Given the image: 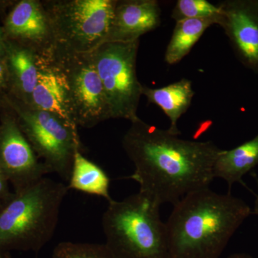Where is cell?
<instances>
[{"label": "cell", "mask_w": 258, "mask_h": 258, "mask_svg": "<svg viewBox=\"0 0 258 258\" xmlns=\"http://www.w3.org/2000/svg\"><path fill=\"white\" fill-rule=\"evenodd\" d=\"M122 146L135 170L127 176L139 183V192L159 205H175L186 195L208 189L222 149L211 141L179 139L168 130L139 118L132 122Z\"/></svg>", "instance_id": "1"}, {"label": "cell", "mask_w": 258, "mask_h": 258, "mask_svg": "<svg viewBox=\"0 0 258 258\" xmlns=\"http://www.w3.org/2000/svg\"><path fill=\"white\" fill-rule=\"evenodd\" d=\"M252 210L230 193L210 188L194 191L174 205L166 222L169 258H220Z\"/></svg>", "instance_id": "2"}, {"label": "cell", "mask_w": 258, "mask_h": 258, "mask_svg": "<svg viewBox=\"0 0 258 258\" xmlns=\"http://www.w3.org/2000/svg\"><path fill=\"white\" fill-rule=\"evenodd\" d=\"M69 190L45 176L13 192L0 209V249L40 252L53 237Z\"/></svg>", "instance_id": "3"}, {"label": "cell", "mask_w": 258, "mask_h": 258, "mask_svg": "<svg viewBox=\"0 0 258 258\" xmlns=\"http://www.w3.org/2000/svg\"><path fill=\"white\" fill-rule=\"evenodd\" d=\"M160 205L140 192L112 200L102 217L106 247L115 258H169Z\"/></svg>", "instance_id": "4"}, {"label": "cell", "mask_w": 258, "mask_h": 258, "mask_svg": "<svg viewBox=\"0 0 258 258\" xmlns=\"http://www.w3.org/2000/svg\"><path fill=\"white\" fill-rule=\"evenodd\" d=\"M42 2L50 20L56 48L89 53L104 43L116 0Z\"/></svg>", "instance_id": "5"}, {"label": "cell", "mask_w": 258, "mask_h": 258, "mask_svg": "<svg viewBox=\"0 0 258 258\" xmlns=\"http://www.w3.org/2000/svg\"><path fill=\"white\" fill-rule=\"evenodd\" d=\"M2 101L14 112L17 120L39 159L64 181H69L76 152H83L78 129L56 115L25 104L11 95Z\"/></svg>", "instance_id": "6"}, {"label": "cell", "mask_w": 258, "mask_h": 258, "mask_svg": "<svg viewBox=\"0 0 258 258\" xmlns=\"http://www.w3.org/2000/svg\"><path fill=\"white\" fill-rule=\"evenodd\" d=\"M139 40L104 42L91 52L101 79L111 118L131 122L139 119V101L143 85L137 75Z\"/></svg>", "instance_id": "7"}, {"label": "cell", "mask_w": 258, "mask_h": 258, "mask_svg": "<svg viewBox=\"0 0 258 258\" xmlns=\"http://www.w3.org/2000/svg\"><path fill=\"white\" fill-rule=\"evenodd\" d=\"M53 54L67 81L78 126L92 128L111 118L91 52L74 53L54 47Z\"/></svg>", "instance_id": "8"}, {"label": "cell", "mask_w": 258, "mask_h": 258, "mask_svg": "<svg viewBox=\"0 0 258 258\" xmlns=\"http://www.w3.org/2000/svg\"><path fill=\"white\" fill-rule=\"evenodd\" d=\"M0 166L15 191L25 189L52 173L37 157L14 113L1 115Z\"/></svg>", "instance_id": "9"}, {"label": "cell", "mask_w": 258, "mask_h": 258, "mask_svg": "<svg viewBox=\"0 0 258 258\" xmlns=\"http://www.w3.org/2000/svg\"><path fill=\"white\" fill-rule=\"evenodd\" d=\"M2 28L7 40L27 47L37 55H45L55 47L50 20L40 0L17 2Z\"/></svg>", "instance_id": "10"}, {"label": "cell", "mask_w": 258, "mask_h": 258, "mask_svg": "<svg viewBox=\"0 0 258 258\" xmlns=\"http://www.w3.org/2000/svg\"><path fill=\"white\" fill-rule=\"evenodd\" d=\"M217 5L218 25L236 55L246 68L258 74V0H226Z\"/></svg>", "instance_id": "11"}, {"label": "cell", "mask_w": 258, "mask_h": 258, "mask_svg": "<svg viewBox=\"0 0 258 258\" xmlns=\"http://www.w3.org/2000/svg\"><path fill=\"white\" fill-rule=\"evenodd\" d=\"M37 81L30 106L49 112L78 129L69 86L53 49L45 55H37Z\"/></svg>", "instance_id": "12"}, {"label": "cell", "mask_w": 258, "mask_h": 258, "mask_svg": "<svg viewBox=\"0 0 258 258\" xmlns=\"http://www.w3.org/2000/svg\"><path fill=\"white\" fill-rule=\"evenodd\" d=\"M161 11L156 0H116L105 42H130L155 30Z\"/></svg>", "instance_id": "13"}, {"label": "cell", "mask_w": 258, "mask_h": 258, "mask_svg": "<svg viewBox=\"0 0 258 258\" xmlns=\"http://www.w3.org/2000/svg\"><path fill=\"white\" fill-rule=\"evenodd\" d=\"M5 58L9 74L8 94L30 105L38 74L36 53L6 40Z\"/></svg>", "instance_id": "14"}, {"label": "cell", "mask_w": 258, "mask_h": 258, "mask_svg": "<svg viewBox=\"0 0 258 258\" xmlns=\"http://www.w3.org/2000/svg\"><path fill=\"white\" fill-rule=\"evenodd\" d=\"M142 95L147 97L149 103L157 105L170 120L168 132L179 136L178 120L189 109L195 91L189 80L182 79L165 87L151 88L143 86Z\"/></svg>", "instance_id": "15"}, {"label": "cell", "mask_w": 258, "mask_h": 258, "mask_svg": "<svg viewBox=\"0 0 258 258\" xmlns=\"http://www.w3.org/2000/svg\"><path fill=\"white\" fill-rule=\"evenodd\" d=\"M258 165V134L231 150H222L213 167L214 177L221 178L229 188Z\"/></svg>", "instance_id": "16"}, {"label": "cell", "mask_w": 258, "mask_h": 258, "mask_svg": "<svg viewBox=\"0 0 258 258\" xmlns=\"http://www.w3.org/2000/svg\"><path fill=\"white\" fill-rule=\"evenodd\" d=\"M69 189L82 191L106 199L108 203L111 180L102 168L84 157L83 152H76L69 179Z\"/></svg>", "instance_id": "17"}, {"label": "cell", "mask_w": 258, "mask_h": 258, "mask_svg": "<svg viewBox=\"0 0 258 258\" xmlns=\"http://www.w3.org/2000/svg\"><path fill=\"white\" fill-rule=\"evenodd\" d=\"M219 17L189 19L176 22L175 28L165 52L168 64L178 63L191 51L207 29L218 25Z\"/></svg>", "instance_id": "18"}, {"label": "cell", "mask_w": 258, "mask_h": 258, "mask_svg": "<svg viewBox=\"0 0 258 258\" xmlns=\"http://www.w3.org/2000/svg\"><path fill=\"white\" fill-rule=\"evenodd\" d=\"M52 258H115L105 244L62 242L55 246Z\"/></svg>", "instance_id": "19"}, {"label": "cell", "mask_w": 258, "mask_h": 258, "mask_svg": "<svg viewBox=\"0 0 258 258\" xmlns=\"http://www.w3.org/2000/svg\"><path fill=\"white\" fill-rule=\"evenodd\" d=\"M220 9L207 0H179L171 13V18L176 22L189 19L219 17Z\"/></svg>", "instance_id": "20"}, {"label": "cell", "mask_w": 258, "mask_h": 258, "mask_svg": "<svg viewBox=\"0 0 258 258\" xmlns=\"http://www.w3.org/2000/svg\"><path fill=\"white\" fill-rule=\"evenodd\" d=\"M9 183V180L0 166V199L4 203L8 202L13 195V193L10 191Z\"/></svg>", "instance_id": "21"}, {"label": "cell", "mask_w": 258, "mask_h": 258, "mask_svg": "<svg viewBox=\"0 0 258 258\" xmlns=\"http://www.w3.org/2000/svg\"><path fill=\"white\" fill-rule=\"evenodd\" d=\"M9 91V74L4 57H0V93Z\"/></svg>", "instance_id": "22"}, {"label": "cell", "mask_w": 258, "mask_h": 258, "mask_svg": "<svg viewBox=\"0 0 258 258\" xmlns=\"http://www.w3.org/2000/svg\"><path fill=\"white\" fill-rule=\"evenodd\" d=\"M6 47V39H5L3 28L0 26V57H4Z\"/></svg>", "instance_id": "23"}, {"label": "cell", "mask_w": 258, "mask_h": 258, "mask_svg": "<svg viewBox=\"0 0 258 258\" xmlns=\"http://www.w3.org/2000/svg\"><path fill=\"white\" fill-rule=\"evenodd\" d=\"M227 258H253L248 254L246 253H235L231 254Z\"/></svg>", "instance_id": "24"}, {"label": "cell", "mask_w": 258, "mask_h": 258, "mask_svg": "<svg viewBox=\"0 0 258 258\" xmlns=\"http://www.w3.org/2000/svg\"><path fill=\"white\" fill-rule=\"evenodd\" d=\"M252 214L258 215V196L256 198L255 201H254V208L252 210Z\"/></svg>", "instance_id": "25"}, {"label": "cell", "mask_w": 258, "mask_h": 258, "mask_svg": "<svg viewBox=\"0 0 258 258\" xmlns=\"http://www.w3.org/2000/svg\"><path fill=\"white\" fill-rule=\"evenodd\" d=\"M0 258H10L8 252L7 251L3 250V249H0Z\"/></svg>", "instance_id": "26"}, {"label": "cell", "mask_w": 258, "mask_h": 258, "mask_svg": "<svg viewBox=\"0 0 258 258\" xmlns=\"http://www.w3.org/2000/svg\"><path fill=\"white\" fill-rule=\"evenodd\" d=\"M3 205H4V202L0 199V209L3 208Z\"/></svg>", "instance_id": "27"}, {"label": "cell", "mask_w": 258, "mask_h": 258, "mask_svg": "<svg viewBox=\"0 0 258 258\" xmlns=\"http://www.w3.org/2000/svg\"><path fill=\"white\" fill-rule=\"evenodd\" d=\"M2 100H0V102H1ZM0 106H1V104H0Z\"/></svg>", "instance_id": "28"}]
</instances>
